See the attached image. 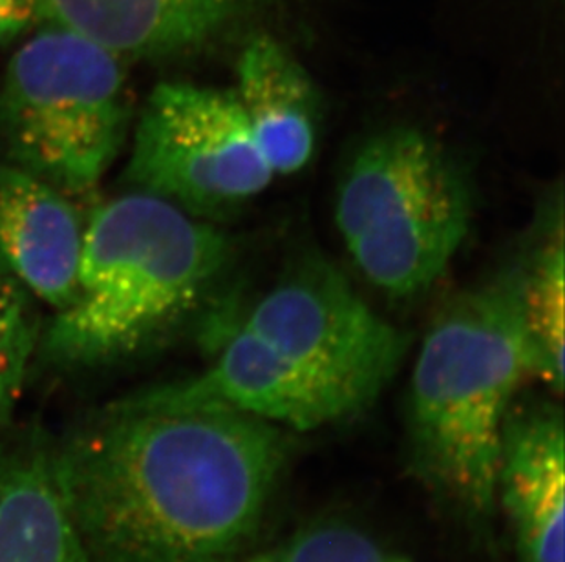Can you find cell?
<instances>
[{
  "mask_svg": "<svg viewBox=\"0 0 565 562\" xmlns=\"http://www.w3.org/2000/svg\"><path fill=\"white\" fill-rule=\"evenodd\" d=\"M291 433L224 408L128 398L57 442L90 562H231L277 491Z\"/></svg>",
  "mask_w": 565,
  "mask_h": 562,
  "instance_id": "obj_1",
  "label": "cell"
},
{
  "mask_svg": "<svg viewBox=\"0 0 565 562\" xmlns=\"http://www.w3.org/2000/svg\"><path fill=\"white\" fill-rule=\"evenodd\" d=\"M529 378L542 382V366L518 267L450 298L423 336L406 411L411 466L470 525L497 517L503 430Z\"/></svg>",
  "mask_w": 565,
  "mask_h": 562,
  "instance_id": "obj_2",
  "label": "cell"
},
{
  "mask_svg": "<svg viewBox=\"0 0 565 562\" xmlns=\"http://www.w3.org/2000/svg\"><path fill=\"white\" fill-rule=\"evenodd\" d=\"M233 252L227 234L161 197L108 199L86 221L75 296L55 311L44 353L94 367L150 349L200 309Z\"/></svg>",
  "mask_w": 565,
  "mask_h": 562,
  "instance_id": "obj_3",
  "label": "cell"
},
{
  "mask_svg": "<svg viewBox=\"0 0 565 562\" xmlns=\"http://www.w3.org/2000/svg\"><path fill=\"white\" fill-rule=\"evenodd\" d=\"M475 218L461 161L419 128L392 127L355 152L337 191L335 225L348 255L392 298L438 283Z\"/></svg>",
  "mask_w": 565,
  "mask_h": 562,
  "instance_id": "obj_4",
  "label": "cell"
},
{
  "mask_svg": "<svg viewBox=\"0 0 565 562\" xmlns=\"http://www.w3.org/2000/svg\"><path fill=\"white\" fill-rule=\"evenodd\" d=\"M125 58L66 28L43 24L0 83V144L11 165L64 194L94 191L132 119Z\"/></svg>",
  "mask_w": 565,
  "mask_h": 562,
  "instance_id": "obj_5",
  "label": "cell"
},
{
  "mask_svg": "<svg viewBox=\"0 0 565 562\" xmlns=\"http://www.w3.org/2000/svg\"><path fill=\"white\" fill-rule=\"evenodd\" d=\"M236 324L297 371L344 395L359 413L388 388L412 347L411 333L375 313L319 255L289 266Z\"/></svg>",
  "mask_w": 565,
  "mask_h": 562,
  "instance_id": "obj_6",
  "label": "cell"
},
{
  "mask_svg": "<svg viewBox=\"0 0 565 562\" xmlns=\"http://www.w3.org/2000/svg\"><path fill=\"white\" fill-rule=\"evenodd\" d=\"M277 175L264 160L233 88L161 83L134 128L125 180L194 218L227 216Z\"/></svg>",
  "mask_w": 565,
  "mask_h": 562,
  "instance_id": "obj_7",
  "label": "cell"
},
{
  "mask_svg": "<svg viewBox=\"0 0 565 562\" xmlns=\"http://www.w3.org/2000/svg\"><path fill=\"white\" fill-rule=\"evenodd\" d=\"M520 562H564L565 422L555 402L511 409L497 475Z\"/></svg>",
  "mask_w": 565,
  "mask_h": 562,
  "instance_id": "obj_8",
  "label": "cell"
},
{
  "mask_svg": "<svg viewBox=\"0 0 565 562\" xmlns=\"http://www.w3.org/2000/svg\"><path fill=\"white\" fill-rule=\"evenodd\" d=\"M85 225L68 194L0 165V263L55 311L74 300Z\"/></svg>",
  "mask_w": 565,
  "mask_h": 562,
  "instance_id": "obj_9",
  "label": "cell"
},
{
  "mask_svg": "<svg viewBox=\"0 0 565 562\" xmlns=\"http://www.w3.org/2000/svg\"><path fill=\"white\" fill-rule=\"evenodd\" d=\"M0 562H90L41 430L0 442Z\"/></svg>",
  "mask_w": 565,
  "mask_h": 562,
  "instance_id": "obj_10",
  "label": "cell"
},
{
  "mask_svg": "<svg viewBox=\"0 0 565 562\" xmlns=\"http://www.w3.org/2000/svg\"><path fill=\"white\" fill-rule=\"evenodd\" d=\"M246 0H41V24L79 33L124 58L185 54L216 37Z\"/></svg>",
  "mask_w": 565,
  "mask_h": 562,
  "instance_id": "obj_11",
  "label": "cell"
},
{
  "mask_svg": "<svg viewBox=\"0 0 565 562\" xmlns=\"http://www.w3.org/2000/svg\"><path fill=\"white\" fill-rule=\"evenodd\" d=\"M233 91L273 174L310 165L322 121L319 91L282 44L267 35L252 39L236 63Z\"/></svg>",
  "mask_w": 565,
  "mask_h": 562,
  "instance_id": "obj_12",
  "label": "cell"
},
{
  "mask_svg": "<svg viewBox=\"0 0 565 562\" xmlns=\"http://www.w3.org/2000/svg\"><path fill=\"white\" fill-rule=\"evenodd\" d=\"M533 255L518 267L523 318L542 366V382L564 391L565 263L562 207Z\"/></svg>",
  "mask_w": 565,
  "mask_h": 562,
  "instance_id": "obj_13",
  "label": "cell"
},
{
  "mask_svg": "<svg viewBox=\"0 0 565 562\" xmlns=\"http://www.w3.org/2000/svg\"><path fill=\"white\" fill-rule=\"evenodd\" d=\"M231 562H411L369 531L344 520H326L297 531L275 547L241 553Z\"/></svg>",
  "mask_w": 565,
  "mask_h": 562,
  "instance_id": "obj_14",
  "label": "cell"
},
{
  "mask_svg": "<svg viewBox=\"0 0 565 562\" xmlns=\"http://www.w3.org/2000/svg\"><path fill=\"white\" fill-rule=\"evenodd\" d=\"M33 349V327L15 287L0 283V424L10 417Z\"/></svg>",
  "mask_w": 565,
  "mask_h": 562,
  "instance_id": "obj_15",
  "label": "cell"
},
{
  "mask_svg": "<svg viewBox=\"0 0 565 562\" xmlns=\"http://www.w3.org/2000/svg\"><path fill=\"white\" fill-rule=\"evenodd\" d=\"M41 21V0H0V43Z\"/></svg>",
  "mask_w": 565,
  "mask_h": 562,
  "instance_id": "obj_16",
  "label": "cell"
}]
</instances>
